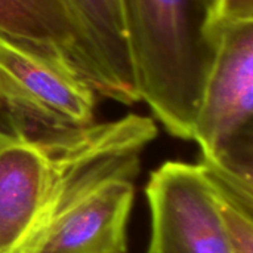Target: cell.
<instances>
[{"label": "cell", "mask_w": 253, "mask_h": 253, "mask_svg": "<svg viewBox=\"0 0 253 253\" xmlns=\"http://www.w3.org/2000/svg\"><path fill=\"white\" fill-rule=\"evenodd\" d=\"M156 136V122L138 114L39 132L0 119V253H39L92 169L113 156L142 153Z\"/></svg>", "instance_id": "6da1fadb"}, {"label": "cell", "mask_w": 253, "mask_h": 253, "mask_svg": "<svg viewBox=\"0 0 253 253\" xmlns=\"http://www.w3.org/2000/svg\"><path fill=\"white\" fill-rule=\"evenodd\" d=\"M141 101L175 138L191 141L211 46L197 0H122Z\"/></svg>", "instance_id": "7a4b0ae2"}, {"label": "cell", "mask_w": 253, "mask_h": 253, "mask_svg": "<svg viewBox=\"0 0 253 253\" xmlns=\"http://www.w3.org/2000/svg\"><path fill=\"white\" fill-rule=\"evenodd\" d=\"M211 46L191 141L202 165L253 185V21L205 30Z\"/></svg>", "instance_id": "3957f363"}, {"label": "cell", "mask_w": 253, "mask_h": 253, "mask_svg": "<svg viewBox=\"0 0 253 253\" xmlns=\"http://www.w3.org/2000/svg\"><path fill=\"white\" fill-rule=\"evenodd\" d=\"M93 86L62 58L0 36V116L25 130L92 125Z\"/></svg>", "instance_id": "277c9868"}, {"label": "cell", "mask_w": 253, "mask_h": 253, "mask_svg": "<svg viewBox=\"0 0 253 253\" xmlns=\"http://www.w3.org/2000/svg\"><path fill=\"white\" fill-rule=\"evenodd\" d=\"M139 156H113L92 169L56 216L39 253H126Z\"/></svg>", "instance_id": "5b68a950"}, {"label": "cell", "mask_w": 253, "mask_h": 253, "mask_svg": "<svg viewBox=\"0 0 253 253\" xmlns=\"http://www.w3.org/2000/svg\"><path fill=\"white\" fill-rule=\"evenodd\" d=\"M147 253H231L205 168L166 162L148 179Z\"/></svg>", "instance_id": "8992f818"}, {"label": "cell", "mask_w": 253, "mask_h": 253, "mask_svg": "<svg viewBox=\"0 0 253 253\" xmlns=\"http://www.w3.org/2000/svg\"><path fill=\"white\" fill-rule=\"evenodd\" d=\"M0 36L70 62L104 96V77L70 0H0Z\"/></svg>", "instance_id": "52a82bcc"}, {"label": "cell", "mask_w": 253, "mask_h": 253, "mask_svg": "<svg viewBox=\"0 0 253 253\" xmlns=\"http://www.w3.org/2000/svg\"><path fill=\"white\" fill-rule=\"evenodd\" d=\"M87 36L104 77V96L130 105L139 102L122 0H70Z\"/></svg>", "instance_id": "ba28073f"}, {"label": "cell", "mask_w": 253, "mask_h": 253, "mask_svg": "<svg viewBox=\"0 0 253 253\" xmlns=\"http://www.w3.org/2000/svg\"><path fill=\"white\" fill-rule=\"evenodd\" d=\"M202 166L209 178L231 253H253V185Z\"/></svg>", "instance_id": "9c48e42d"}, {"label": "cell", "mask_w": 253, "mask_h": 253, "mask_svg": "<svg viewBox=\"0 0 253 253\" xmlns=\"http://www.w3.org/2000/svg\"><path fill=\"white\" fill-rule=\"evenodd\" d=\"M246 21H253V0H213L206 13L205 30Z\"/></svg>", "instance_id": "30bf717a"}, {"label": "cell", "mask_w": 253, "mask_h": 253, "mask_svg": "<svg viewBox=\"0 0 253 253\" xmlns=\"http://www.w3.org/2000/svg\"><path fill=\"white\" fill-rule=\"evenodd\" d=\"M197 1H199V4L203 7L205 13H208V10L211 9V6H212V3H213V0H197Z\"/></svg>", "instance_id": "8fae6325"}]
</instances>
